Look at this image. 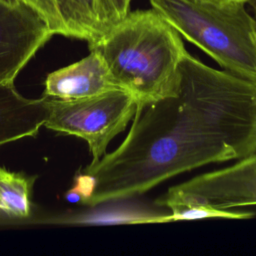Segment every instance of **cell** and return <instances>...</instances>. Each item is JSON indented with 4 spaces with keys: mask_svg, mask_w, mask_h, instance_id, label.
Returning <instances> with one entry per match:
<instances>
[{
    "mask_svg": "<svg viewBox=\"0 0 256 256\" xmlns=\"http://www.w3.org/2000/svg\"><path fill=\"white\" fill-rule=\"evenodd\" d=\"M169 214L144 216L141 223H169L183 220H197L205 218H223V219H247L253 217L254 213L242 210H224L216 209L204 205H186L170 209Z\"/></svg>",
    "mask_w": 256,
    "mask_h": 256,
    "instance_id": "8fae6325",
    "label": "cell"
},
{
    "mask_svg": "<svg viewBox=\"0 0 256 256\" xmlns=\"http://www.w3.org/2000/svg\"><path fill=\"white\" fill-rule=\"evenodd\" d=\"M132 0H93L102 37L129 13Z\"/></svg>",
    "mask_w": 256,
    "mask_h": 256,
    "instance_id": "7c38bea8",
    "label": "cell"
},
{
    "mask_svg": "<svg viewBox=\"0 0 256 256\" xmlns=\"http://www.w3.org/2000/svg\"><path fill=\"white\" fill-rule=\"evenodd\" d=\"M232 1H239V2H244V3H247L248 0H232Z\"/></svg>",
    "mask_w": 256,
    "mask_h": 256,
    "instance_id": "5bb4252c",
    "label": "cell"
},
{
    "mask_svg": "<svg viewBox=\"0 0 256 256\" xmlns=\"http://www.w3.org/2000/svg\"><path fill=\"white\" fill-rule=\"evenodd\" d=\"M119 89L104 61L90 50L89 55L49 73L44 81L43 96L60 100H77Z\"/></svg>",
    "mask_w": 256,
    "mask_h": 256,
    "instance_id": "52a82bcc",
    "label": "cell"
},
{
    "mask_svg": "<svg viewBox=\"0 0 256 256\" xmlns=\"http://www.w3.org/2000/svg\"><path fill=\"white\" fill-rule=\"evenodd\" d=\"M246 4H249V6L252 8V10L254 12V15H255V18H256V0H248Z\"/></svg>",
    "mask_w": 256,
    "mask_h": 256,
    "instance_id": "4fadbf2b",
    "label": "cell"
},
{
    "mask_svg": "<svg viewBox=\"0 0 256 256\" xmlns=\"http://www.w3.org/2000/svg\"><path fill=\"white\" fill-rule=\"evenodd\" d=\"M47 98H28L14 83L0 84V147L14 141L34 137L44 126Z\"/></svg>",
    "mask_w": 256,
    "mask_h": 256,
    "instance_id": "9c48e42d",
    "label": "cell"
},
{
    "mask_svg": "<svg viewBox=\"0 0 256 256\" xmlns=\"http://www.w3.org/2000/svg\"><path fill=\"white\" fill-rule=\"evenodd\" d=\"M121 144L83 172L95 187L85 206L144 194L201 166L256 152V82L184 55L176 91L138 105Z\"/></svg>",
    "mask_w": 256,
    "mask_h": 256,
    "instance_id": "6da1fadb",
    "label": "cell"
},
{
    "mask_svg": "<svg viewBox=\"0 0 256 256\" xmlns=\"http://www.w3.org/2000/svg\"><path fill=\"white\" fill-rule=\"evenodd\" d=\"M180 35L224 70L256 82V18L244 2L149 0Z\"/></svg>",
    "mask_w": 256,
    "mask_h": 256,
    "instance_id": "3957f363",
    "label": "cell"
},
{
    "mask_svg": "<svg viewBox=\"0 0 256 256\" xmlns=\"http://www.w3.org/2000/svg\"><path fill=\"white\" fill-rule=\"evenodd\" d=\"M89 49L102 58L115 85L137 106L176 91L187 53L180 34L154 9L129 12Z\"/></svg>",
    "mask_w": 256,
    "mask_h": 256,
    "instance_id": "7a4b0ae2",
    "label": "cell"
},
{
    "mask_svg": "<svg viewBox=\"0 0 256 256\" xmlns=\"http://www.w3.org/2000/svg\"><path fill=\"white\" fill-rule=\"evenodd\" d=\"M37 177L0 165V223H23L33 216V187Z\"/></svg>",
    "mask_w": 256,
    "mask_h": 256,
    "instance_id": "30bf717a",
    "label": "cell"
},
{
    "mask_svg": "<svg viewBox=\"0 0 256 256\" xmlns=\"http://www.w3.org/2000/svg\"><path fill=\"white\" fill-rule=\"evenodd\" d=\"M155 203L169 209L186 205L224 210L256 206V152L228 167L200 174L168 188Z\"/></svg>",
    "mask_w": 256,
    "mask_h": 256,
    "instance_id": "5b68a950",
    "label": "cell"
},
{
    "mask_svg": "<svg viewBox=\"0 0 256 256\" xmlns=\"http://www.w3.org/2000/svg\"><path fill=\"white\" fill-rule=\"evenodd\" d=\"M53 36L43 17L23 0H0V84L14 80Z\"/></svg>",
    "mask_w": 256,
    "mask_h": 256,
    "instance_id": "8992f818",
    "label": "cell"
},
{
    "mask_svg": "<svg viewBox=\"0 0 256 256\" xmlns=\"http://www.w3.org/2000/svg\"><path fill=\"white\" fill-rule=\"evenodd\" d=\"M45 20L52 34L87 41L102 38L93 0H24Z\"/></svg>",
    "mask_w": 256,
    "mask_h": 256,
    "instance_id": "ba28073f",
    "label": "cell"
},
{
    "mask_svg": "<svg viewBox=\"0 0 256 256\" xmlns=\"http://www.w3.org/2000/svg\"><path fill=\"white\" fill-rule=\"evenodd\" d=\"M12 1H18V0H12ZM24 1V0H23Z\"/></svg>",
    "mask_w": 256,
    "mask_h": 256,
    "instance_id": "9a60e30c",
    "label": "cell"
},
{
    "mask_svg": "<svg viewBox=\"0 0 256 256\" xmlns=\"http://www.w3.org/2000/svg\"><path fill=\"white\" fill-rule=\"evenodd\" d=\"M46 98L47 117L43 127L83 139L92 161L107 153L109 143L125 130L137 107L134 99L121 89L77 100Z\"/></svg>",
    "mask_w": 256,
    "mask_h": 256,
    "instance_id": "277c9868",
    "label": "cell"
}]
</instances>
